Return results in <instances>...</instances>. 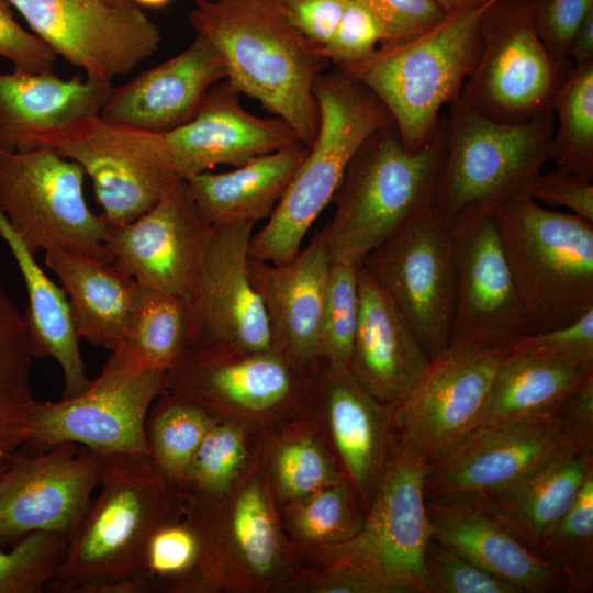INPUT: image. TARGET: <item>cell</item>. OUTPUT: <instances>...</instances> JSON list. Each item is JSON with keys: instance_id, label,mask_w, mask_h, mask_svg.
<instances>
[{"instance_id": "obj_1", "label": "cell", "mask_w": 593, "mask_h": 593, "mask_svg": "<svg viewBox=\"0 0 593 593\" xmlns=\"http://www.w3.org/2000/svg\"><path fill=\"white\" fill-rule=\"evenodd\" d=\"M188 16L223 54L227 80L310 147L320 124L313 83L329 61L294 26L282 0H193Z\"/></svg>"}, {"instance_id": "obj_2", "label": "cell", "mask_w": 593, "mask_h": 593, "mask_svg": "<svg viewBox=\"0 0 593 593\" xmlns=\"http://www.w3.org/2000/svg\"><path fill=\"white\" fill-rule=\"evenodd\" d=\"M177 505L149 455L104 454L98 493L47 591L116 593L139 570L150 535Z\"/></svg>"}, {"instance_id": "obj_3", "label": "cell", "mask_w": 593, "mask_h": 593, "mask_svg": "<svg viewBox=\"0 0 593 593\" xmlns=\"http://www.w3.org/2000/svg\"><path fill=\"white\" fill-rule=\"evenodd\" d=\"M446 143V120L428 142L409 150L394 122L374 131L350 159L323 228L332 259L359 264L416 214L434 205Z\"/></svg>"}, {"instance_id": "obj_4", "label": "cell", "mask_w": 593, "mask_h": 593, "mask_svg": "<svg viewBox=\"0 0 593 593\" xmlns=\"http://www.w3.org/2000/svg\"><path fill=\"white\" fill-rule=\"evenodd\" d=\"M313 94L320 112L316 137L268 222L253 233L250 257L273 264L291 260L332 201L357 149L374 131L393 122L363 83L337 68L315 78Z\"/></svg>"}, {"instance_id": "obj_5", "label": "cell", "mask_w": 593, "mask_h": 593, "mask_svg": "<svg viewBox=\"0 0 593 593\" xmlns=\"http://www.w3.org/2000/svg\"><path fill=\"white\" fill-rule=\"evenodd\" d=\"M486 3L452 13L407 38L379 45L350 72L387 108L404 146L416 152L437 128L441 110L460 97L482 48Z\"/></svg>"}, {"instance_id": "obj_6", "label": "cell", "mask_w": 593, "mask_h": 593, "mask_svg": "<svg viewBox=\"0 0 593 593\" xmlns=\"http://www.w3.org/2000/svg\"><path fill=\"white\" fill-rule=\"evenodd\" d=\"M511 273L533 333L593 309V222L526 195L493 208Z\"/></svg>"}, {"instance_id": "obj_7", "label": "cell", "mask_w": 593, "mask_h": 593, "mask_svg": "<svg viewBox=\"0 0 593 593\" xmlns=\"http://www.w3.org/2000/svg\"><path fill=\"white\" fill-rule=\"evenodd\" d=\"M444 114L446 143L434 206L447 224L468 210H493L529 195L550 160L553 111L522 123H504L475 111L459 97Z\"/></svg>"}, {"instance_id": "obj_8", "label": "cell", "mask_w": 593, "mask_h": 593, "mask_svg": "<svg viewBox=\"0 0 593 593\" xmlns=\"http://www.w3.org/2000/svg\"><path fill=\"white\" fill-rule=\"evenodd\" d=\"M426 467L395 433L362 529L343 544L296 552L300 563L354 566L380 578L393 593H428L423 575V556L432 538Z\"/></svg>"}, {"instance_id": "obj_9", "label": "cell", "mask_w": 593, "mask_h": 593, "mask_svg": "<svg viewBox=\"0 0 593 593\" xmlns=\"http://www.w3.org/2000/svg\"><path fill=\"white\" fill-rule=\"evenodd\" d=\"M182 499L202 528L216 593H286L301 563L259 460L224 496Z\"/></svg>"}, {"instance_id": "obj_10", "label": "cell", "mask_w": 593, "mask_h": 593, "mask_svg": "<svg viewBox=\"0 0 593 593\" xmlns=\"http://www.w3.org/2000/svg\"><path fill=\"white\" fill-rule=\"evenodd\" d=\"M85 175L51 148L0 150V216L32 255L64 247L114 261L104 246L110 224L88 206Z\"/></svg>"}, {"instance_id": "obj_11", "label": "cell", "mask_w": 593, "mask_h": 593, "mask_svg": "<svg viewBox=\"0 0 593 593\" xmlns=\"http://www.w3.org/2000/svg\"><path fill=\"white\" fill-rule=\"evenodd\" d=\"M482 48L465 80L461 99L504 123L552 111L555 96L573 66L557 61L540 41L529 0H492L481 19Z\"/></svg>"}, {"instance_id": "obj_12", "label": "cell", "mask_w": 593, "mask_h": 593, "mask_svg": "<svg viewBox=\"0 0 593 593\" xmlns=\"http://www.w3.org/2000/svg\"><path fill=\"white\" fill-rule=\"evenodd\" d=\"M165 389L166 371L111 354L80 394L56 402L35 401L24 446L44 451L74 443L105 455H149L145 422Z\"/></svg>"}, {"instance_id": "obj_13", "label": "cell", "mask_w": 593, "mask_h": 593, "mask_svg": "<svg viewBox=\"0 0 593 593\" xmlns=\"http://www.w3.org/2000/svg\"><path fill=\"white\" fill-rule=\"evenodd\" d=\"M311 371L275 350L202 337L166 372V390L215 416L265 425L303 409Z\"/></svg>"}, {"instance_id": "obj_14", "label": "cell", "mask_w": 593, "mask_h": 593, "mask_svg": "<svg viewBox=\"0 0 593 593\" xmlns=\"http://www.w3.org/2000/svg\"><path fill=\"white\" fill-rule=\"evenodd\" d=\"M361 264L411 325L429 361L450 344L456 268L449 226L434 205L403 224Z\"/></svg>"}, {"instance_id": "obj_15", "label": "cell", "mask_w": 593, "mask_h": 593, "mask_svg": "<svg viewBox=\"0 0 593 593\" xmlns=\"http://www.w3.org/2000/svg\"><path fill=\"white\" fill-rule=\"evenodd\" d=\"M33 33L87 78L112 81L159 48L158 26L131 0H8Z\"/></svg>"}, {"instance_id": "obj_16", "label": "cell", "mask_w": 593, "mask_h": 593, "mask_svg": "<svg viewBox=\"0 0 593 593\" xmlns=\"http://www.w3.org/2000/svg\"><path fill=\"white\" fill-rule=\"evenodd\" d=\"M47 148L82 167L112 226L136 220L182 180L171 167L161 134L100 116L56 136Z\"/></svg>"}, {"instance_id": "obj_17", "label": "cell", "mask_w": 593, "mask_h": 593, "mask_svg": "<svg viewBox=\"0 0 593 593\" xmlns=\"http://www.w3.org/2000/svg\"><path fill=\"white\" fill-rule=\"evenodd\" d=\"M447 225L456 268L449 347L510 349L533 329L511 273L493 210H468Z\"/></svg>"}, {"instance_id": "obj_18", "label": "cell", "mask_w": 593, "mask_h": 593, "mask_svg": "<svg viewBox=\"0 0 593 593\" xmlns=\"http://www.w3.org/2000/svg\"><path fill=\"white\" fill-rule=\"evenodd\" d=\"M103 461L104 454L74 443L12 454L0 474V539L33 532L69 538L98 491Z\"/></svg>"}, {"instance_id": "obj_19", "label": "cell", "mask_w": 593, "mask_h": 593, "mask_svg": "<svg viewBox=\"0 0 593 593\" xmlns=\"http://www.w3.org/2000/svg\"><path fill=\"white\" fill-rule=\"evenodd\" d=\"M504 347H449L393 405L395 433L427 463L473 430Z\"/></svg>"}, {"instance_id": "obj_20", "label": "cell", "mask_w": 593, "mask_h": 593, "mask_svg": "<svg viewBox=\"0 0 593 593\" xmlns=\"http://www.w3.org/2000/svg\"><path fill=\"white\" fill-rule=\"evenodd\" d=\"M569 445L557 412L477 427L427 463L425 500H470L503 489Z\"/></svg>"}, {"instance_id": "obj_21", "label": "cell", "mask_w": 593, "mask_h": 593, "mask_svg": "<svg viewBox=\"0 0 593 593\" xmlns=\"http://www.w3.org/2000/svg\"><path fill=\"white\" fill-rule=\"evenodd\" d=\"M212 230L180 180L136 220L110 225L104 246L138 283L193 300Z\"/></svg>"}, {"instance_id": "obj_22", "label": "cell", "mask_w": 593, "mask_h": 593, "mask_svg": "<svg viewBox=\"0 0 593 593\" xmlns=\"http://www.w3.org/2000/svg\"><path fill=\"white\" fill-rule=\"evenodd\" d=\"M303 410L368 513L395 435L393 405L372 396L348 367L318 359Z\"/></svg>"}, {"instance_id": "obj_23", "label": "cell", "mask_w": 593, "mask_h": 593, "mask_svg": "<svg viewBox=\"0 0 593 593\" xmlns=\"http://www.w3.org/2000/svg\"><path fill=\"white\" fill-rule=\"evenodd\" d=\"M240 94L231 81L222 80L208 91L188 122L161 134L179 178L187 180L219 165L238 167L299 142L283 120L247 112Z\"/></svg>"}, {"instance_id": "obj_24", "label": "cell", "mask_w": 593, "mask_h": 593, "mask_svg": "<svg viewBox=\"0 0 593 593\" xmlns=\"http://www.w3.org/2000/svg\"><path fill=\"white\" fill-rule=\"evenodd\" d=\"M332 255L325 233L317 231L289 261L248 258V272L270 328L275 351L312 370L318 361L321 317Z\"/></svg>"}, {"instance_id": "obj_25", "label": "cell", "mask_w": 593, "mask_h": 593, "mask_svg": "<svg viewBox=\"0 0 593 593\" xmlns=\"http://www.w3.org/2000/svg\"><path fill=\"white\" fill-rule=\"evenodd\" d=\"M221 51L197 34L181 53L113 88L100 118L153 133H167L188 122L208 91L227 79Z\"/></svg>"}, {"instance_id": "obj_26", "label": "cell", "mask_w": 593, "mask_h": 593, "mask_svg": "<svg viewBox=\"0 0 593 593\" xmlns=\"http://www.w3.org/2000/svg\"><path fill=\"white\" fill-rule=\"evenodd\" d=\"M253 223L213 226L194 296L204 338L249 350H273L262 302L248 272Z\"/></svg>"}, {"instance_id": "obj_27", "label": "cell", "mask_w": 593, "mask_h": 593, "mask_svg": "<svg viewBox=\"0 0 593 593\" xmlns=\"http://www.w3.org/2000/svg\"><path fill=\"white\" fill-rule=\"evenodd\" d=\"M113 86L79 76L13 70L0 74V150L47 148L75 125L100 116Z\"/></svg>"}, {"instance_id": "obj_28", "label": "cell", "mask_w": 593, "mask_h": 593, "mask_svg": "<svg viewBox=\"0 0 593 593\" xmlns=\"http://www.w3.org/2000/svg\"><path fill=\"white\" fill-rule=\"evenodd\" d=\"M358 288L359 318L348 369L372 396L394 405L430 361L406 318L361 264Z\"/></svg>"}, {"instance_id": "obj_29", "label": "cell", "mask_w": 593, "mask_h": 593, "mask_svg": "<svg viewBox=\"0 0 593 593\" xmlns=\"http://www.w3.org/2000/svg\"><path fill=\"white\" fill-rule=\"evenodd\" d=\"M426 511L432 538L511 583L521 593L567 592V579L560 568L528 550L477 502H426Z\"/></svg>"}, {"instance_id": "obj_30", "label": "cell", "mask_w": 593, "mask_h": 593, "mask_svg": "<svg viewBox=\"0 0 593 593\" xmlns=\"http://www.w3.org/2000/svg\"><path fill=\"white\" fill-rule=\"evenodd\" d=\"M591 472L593 449L563 446L505 488L469 501L486 508L539 556Z\"/></svg>"}, {"instance_id": "obj_31", "label": "cell", "mask_w": 593, "mask_h": 593, "mask_svg": "<svg viewBox=\"0 0 593 593\" xmlns=\"http://www.w3.org/2000/svg\"><path fill=\"white\" fill-rule=\"evenodd\" d=\"M44 259L61 283L79 337L114 351L138 282L114 261L81 250L54 247L45 250Z\"/></svg>"}, {"instance_id": "obj_32", "label": "cell", "mask_w": 593, "mask_h": 593, "mask_svg": "<svg viewBox=\"0 0 593 593\" xmlns=\"http://www.w3.org/2000/svg\"><path fill=\"white\" fill-rule=\"evenodd\" d=\"M309 147L300 142L255 157L225 172L204 171L189 179L190 193L213 226L269 217Z\"/></svg>"}, {"instance_id": "obj_33", "label": "cell", "mask_w": 593, "mask_h": 593, "mask_svg": "<svg viewBox=\"0 0 593 593\" xmlns=\"http://www.w3.org/2000/svg\"><path fill=\"white\" fill-rule=\"evenodd\" d=\"M0 237L7 243L23 276L29 309L25 315L34 358H53L61 368L64 391L61 398L83 392L91 383L79 349L68 299L36 262L0 216Z\"/></svg>"}, {"instance_id": "obj_34", "label": "cell", "mask_w": 593, "mask_h": 593, "mask_svg": "<svg viewBox=\"0 0 593 593\" xmlns=\"http://www.w3.org/2000/svg\"><path fill=\"white\" fill-rule=\"evenodd\" d=\"M259 462L278 507L345 477L303 409L264 425Z\"/></svg>"}, {"instance_id": "obj_35", "label": "cell", "mask_w": 593, "mask_h": 593, "mask_svg": "<svg viewBox=\"0 0 593 593\" xmlns=\"http://www.w3.org/2000/svg\"><path fill=\"white\" fill-rule=\"evenodd\" d=\"M202 336L194 300L138 283L125 331L111 354L167 372Z\"/></svg>"}, {"instance_id": "obj_36", "label": "cell", "mask_w": 593, "mask_h": 593, "mask_svg": "<svg viewBox=\"0 0 593 593\" xmlns=\"http://www.w3.org/2000/svg\"><path fill=\"white\" fill-rule=\"evenodd\" d=\"M591 373L593 367L508 350L494 374L477 427L552 414Z\"/></svg>"}, {"instance_id": "obj_37", "label": "cell", "mask_w": 593, "mask_h": 593, "mask_svg": "<svg viewBox=\"0 0 593 593\" xmlns=\"http://www.w3.org/2000/svg\"><path fill=\"white\" fill-rule=\"evenodd\" d=\"M177 497V508L150 535L139 570L127 579V593H216L200 523Z\"/></svg>"}, {"instance_id": "obj_38", "label": "cell", "mask_w": 593, "mask_h": 593, "mask_svg": "<svg viewBox=\"0 0 593 593\" xmlns=\"http://www.w3.org/2000/svg\"><path fill=\"white\" fill-rule=\"evenodd\" d=\"M262 427L216 416L176 493L197 502L215 501L228 493L258 462Z\"/></svg>"}, {"instance_id": "obj_39", "label": "cell", "mask_w": 593, "mask_h": 593, "mask_svg": "<svg viewBox=\"0 0 593 593\" xmlns=\"http://www.w3.org/2000/svg\"><path fill=\"white\" fill-rule=\"evenodd\" d=\"M33 353L25 318L0 284V460L24 446L35 399Z\"/></svg>"}, {"instance_id": "obj_40", "label": "cell", "mask_w": 593, "mask_h": 593, "mask_svg": "<svg viewBox=\"0 0 593 593\" xmlns=\"http://www.w3.org/2000/svg\"><path fill=\"white\" fill-rule=\"evenodd\" d=\"M279 513L295 553L343 544L362 529L367 518L366 506L345 477L279 506Z\"/></svg>"}, {"instance_id": "obj_41", "label": "cell", "mask_w": 593, "mask_h": 593, "mask_svg": "<svg viewBox=\"0 0 593 593\" xmlns=\"http://www.w3.org/2000/svg\"><path fill=\"white\" fill-rule=\"evenodd\" d=\"M216 416L166 389L153 403L145 422L149 457L176 492Z\"/></svg>"}, {"instance_id": "obj_42", "label": "cell", "mask_w": 593, "mask_h": 593, "mask_svg": "<svg viewBox=\"0 0 593 593\" xmlns=\"http://www.w3.org/2000/svg\"><path fill=\"white\" fill-rule=\"evenodd\" d=\"M552 111L558 126L550 160L557 169L593 181V63L573 66L555 96Z\"/></svg>"}, {"instance_id": "obj_43", "label": "cell", "mask_w": 593, "mask_h": 593, "mask_svg": "<svg viewBox=\"0 0 593 593\" xmlns=\"http://www.w3.org/2000/svg\"><path fill=\"white\" fill-rule=\"evenodd\" d=\"M539 556L560 568L567 579V592L593 591V472Z\"/></svg>"}, {"instance_id": "obj_44", "label": "cell", "mask_w": 593, "mask_h": 593, "mask_svg": "<svg viewBox=\"0 0 593 593\" xmlns=\"http://www.w3.org/2000/svg\"><path fill=\"white\" fill-rule=\"evenodd\" d=\"M358 265L332 259L321 317L318 359L346 367L359 318Z\"/></svg>"}, {"instance_id": "obj_45", "label": "cell", "mask_w": 593, "mask_h": 593, "mask_svg": "<svg viewBox=\"0 0 593 593\" xmlns=\"http://www.w3.org/2000/svg\"><path fill=\"white\" fill-rule=\"evenodd\" d=\"M68 537L33 532L9 551L0 550V593H42L66 553Z\"/></svg>"}, {"instance_id": "obj_46", "label": "cell", "mask_w": 593, "mask_h": 593, "mask_svg": "<svg viewBox=\"0 0 593 593\" xmlns=\"http://www.w3.org/2000/svg\"><path fill=\"white\" fill-rule=\"evenodd\" d=\"M423 575L428 593H521L434 538L424 551Z\"/></svg>"}, {"instance_id": "obj_47", "label": "cell", "mask_w": 593, "mask_h": 593, "mask_svg": "<svg viewBox=\"0 0 593 593\" xmlns=\"http://www.w3.org/2000/svg\"><path fill=\"white\" fill-rule=\"evenodd\" d=\"M387 40L381 22L368 7L359 0H346L337 30L322 52L335 68L350 72Z\"/></svg>"}, {"instance_id": "obj_48", "label": "cell", "mask_w": 593, "mask_h": 593, "mask_svg": "<svg viewBox=\"0 0 593 593\" xmlns=\"http://www.w3.org/2000/svg\"><path fill=\"white\" fill-rule=\"evenodd\" d=\"M573 366L593 367V309L568 325L525 335L508 349Z\"/></svg>"}, {"instance_id": "obj_49", "label": "cell", "mask_w": 593, "mask_h": 593, "mask_svg": "<svg viewBox=\"0 0 593 593\" xmlns=\"http://www.w3.org/2000/svg\"><path fill=\"white\" fill-rule=\"evenodd\" d=\"M535 30L551 56L562 65L573 66L568 57L571 37L593 10V0H529Z\"/></svg>"}, {"instance_id": "obj_50", "label": "cell", "mask_w": 593, "mask_h": 593, "mask_svg": "<svg viewBox=\"0 0 593 593\" xmlns=\"http://www.w3.org/2000/svg\"><path fill=\"white\" fill-rule=\"evenodd\" d=\"M286 593H393L373 573L348 564L303 566Z\"/></svg>"}, {"instance_id": "obj_51", "label": "cell", "mask_w": 593, "mask_h": 593, "mask_svg": "<svg viewBox=\"0 0 593 593\" xmlns=\"http://www.w3.org/2000/svg\"><path fill=\"white\" fill-rule=\"evenodd\" d=\"M0 56L23 72L52 71L57 55L14 19L8 0H0Z\"/></svg>"}, {"instance_id": "obj_52", "label": "cell", "mask_w": 593, "mask_h": 593, "mask_svg": "<svg viewBox=\"0 0 593 593\" xmlns=\"http://www.w3.org/2000/svg\"><path fill=\"white\" fill-rule=\"evenodd\" d=\"M359 1L379 19L387 33V42L417 35L447 16L433 0Z\"/></svg>"}, {"instance_id": "obj_53", "label": "cell", "mask_w": 593, "mask_h": 593, "mask_svg": "<svg viewBox=\"0 0 593 593\" xmlns=\"http://www.w3.org/2000/svg\"><path fill=\"white\" fill-rule=\"evenodd\" d=\"M529 195L550 208H567L590 222H593V181L575 174L556 169L539 174Z\"/></svg>"}, {"instance_id": "obj_54", "label": "cell", "mask_w": 593, "mask_h": 593, "mask_svg": "<svg viewBox=\"0 0 593 593\" xmlns=\"http://www.w3.org/2000/svg\"><path fill=\"white\" fill-rule=\"evenodd\" d=\"M345 1L282 0L294 26L321 51L331 42L337 30Z\"/></svg>"}, {"instance_id": "obj_55", "label": "cell", "mask_w": 593, "mask_h": 593, "mask_svg": "<svg viewBox=\"0 0 593 593\" xmlns=\"http://www.w3.org/2000/svg\"><path fill=\"white\" fill-rule=\"evenodd\" d=\"M574 446L593 449V373L557 410Z\"/></svg>"}, {"instance_id": "obj_56", "label": "cell", "mask_w": 593, "mask_h": 593, "mask_svg": "<svg viewBox=\"0 0 593 593\" xmlns=\"http://www.w3.org/2000/svg\"><path fill=\"white\" fill-rule=\"evenodd\" d=\"M568 57L573 66L593 63V10L574 31L569 44Z\"/></svg>"}, {"instance_id": "obj_57", "label": "cell", "mask_w": 593, "mask_h": 593, "mask_svg": "<svg viewBox=\"0 0 593 593\" xmlns=\"http://www.w3.org/2000/svg\"><path fill=\"white\" fill-rule=\"evenodd\" d=\"M445 13L480 7L490 0H433Z\"/></svg>"}, {"instance_id": "obj_58", "label": "cell", "mask_w": 593, "mask_h": 593, "mask_svg": "<svg viewBox=\"0 0 593 593\" xmlns=\"http://www.w3.org/2000/svg\"><path fill=\"white\" fill-rule=\"evenodd\" d=\"M138 7L147 8H163L167 5L171 0H131Z\"/></svg>"}, {"instance_id": "obj_59", "label": "cell", "mask_w": 593, "mask_h": 593, "mask_svg": "<svg viewBox=\"0 0 593 593\" xmlns=\"http://www.w3.org/2000/svg\"><path fill=\"white\" fill-rule=\"evenodd\" d=\"M5 465H7V459L0 460V474L3 471V469L5 468Z\"/></svg>"}]
</instances>
